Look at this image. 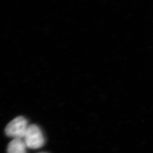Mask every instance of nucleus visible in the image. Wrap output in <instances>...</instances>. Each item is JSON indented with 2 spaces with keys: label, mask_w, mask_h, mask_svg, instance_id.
<instances>
[{
  "label": "nucleus",
  "mask_w": 153,
  "mask_h": 153,
  "mask_svg": "<svg viewBox=\"0 0 153 153\" xmlns=\"http://www.w3.org/2000/svg\"><path fill=\"white\" fill-rule=\"evenodd\" d=\"M26 147L38 149L43 146L45 143L44 136L38 126L32 124L28 126L26 134L23 138Z\"/></svg>",
  "instance_id": "f257e3e1"
},
{
  "label": "nucleus",
  "mask_w": 153,
  "mask_h": 153,
  "mask_svg": "<svg viewBox=\"0 0 153 153\" xmlns=\"http://www.w3.org/2000/svg\"></svg>",
  "instance_id": "20e7f679"
},
{
  "label": "nucleus",
  "mask_w": 153,
  "mask_h": 153,
  "mask_svg": "<svg viewBox=\"0 0 153 153\" xmlns=\"http://www.w3.org/2000/svg\"><path fill=\"white\" fill-rule=\"evenodd\" d=\"M27 147L23 139H13L7 146V153H27Z\"/></svg>",
  "instance_id": "7ed1b4c3"
},
{
  "label": "nucleus",
  "mask_w": 153,
  "mask_h": 153,
  "mask_svg": "<svg viewBox=\"0 0 153 153\" xmlns=\"http://www.w3.org/2000/svg\"><path fill=\"white\" fill-rule=\"evenodd\" d=\"M28 126L27 121L25 117L22 116L16 117L6 126V134L14 139H23L26 134Z\"/></svg>",
  "instance_id": "f03ea898"
}]
</instances>
